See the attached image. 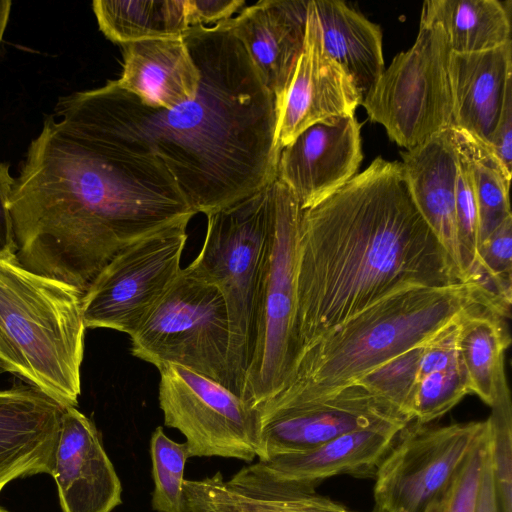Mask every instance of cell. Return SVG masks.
I'll use <instances>...</instances> for the list:
<instances>
[{
	"mask_svg": "<svg viewBox=\"0 0 512 512\" xmlns=\"http://www.w3.org/2000/svg\"><path fill=\"white\" fill-rule=\"evenodd\" d=\"M183 38L201 72L194 100L151 108L113 80L60 98L52 116L74 137L156 158L207 215L277 178L276 104L227 20Z\"/></svg>",
	"mask_w": 512,
	"mask_h": 512,
	"instance_id": "cell-1",
	"label": "cell"
},
{
	"mask_svg": "<svg viewBox=\"0 0 512 512\" xmlns=\"http://www.w3.org/2000/svg\"><path fill=\"white\" fill-rule=\"evenodd\" d=\"M9 208L19 263L83 293L123 248L196 215L159 160L74 137L53 116Z\"/></svg>",
	"mask_w": 512,
	"mask_h": 512,
	"instance_id": "cell-2",
	"label": "cell"
},
{
	"mask_svg": "<svg viewBox=\"0 0 512 512\" xmlns=\"http://www.w3.org/2000/svg\"><path fill=\"white\" fill-rule=\"evenodd\" d=\"M460 282L471 281L420 215L402 162L376 157L301 212L294 367L307 347L380 299Z\"/></svg>",
	"mask_w": 512,
	"mask_h": 512,
	"instance_id": "cell-3",
	"label": "cell"
},
{
	"mask_svg": "<svg viewBox=\"0 0 512 512\" xmlns=\"http://www.w3.org/2000/svg\"><path fill=\"white\" fill-rule=\"evenodd\" d=\"M478 306L497 312L474 282L392 293L307 347L280 392L303 397L330 395L385 361L425 344Z\"/></svg>",
	"mask_w": 512,
	"mask_h": 512,
	"instance_id": "cell-4",
	"label": "cell"
},
{
	"mask_svg": "<svg viewBox=\"0 0 512 512\" xmlns=\"http://www.w3.org/2000/svg\"><path fill=\"white\" fill-rule=\"evenodd\" d=\"M83 292L0 257V368L64 407L81 393Z\"/></svg>",
	"mask_w": 512,
	"mask_h": 512,
	"instance_id": "cell-5",
	"label": "cell"
},
{
	"mask_svg": "<svg viewBox=\"0 0 512 512\" xmlns=\"http://www.w3.org/2000/svg\"><path fill=\"white\" fill-rule=\"evenodd\" d=\"M275 180L250 196L207 214L202 248L186 267L215 285L225 299L231 330L229 366L233 390L239 397L253 352Z\"/></svg>",
	"mask_w": 512,
	"mask_h": 512,
	"instance_id": "cell-6",
	"label": "cell"
},
{
	"mask_svg": "<svg viewBox=\"0 0 512 512\" xmlns=\"http://www.w3.org/2000/svg\"><path fill=\"white\" fill-rule=\"evenodd\" d=\"M301 212L293 192L276 178L253 352L241 395L252 409L284 388L294 367L297 238Z\"/></svg>",
	"mask_w": 512,
	"mask_h": 512,
	"instance_id": "cell-7",
	"label": "cell"
},
{
	"mask_svg": "<svg viewBox=\"0 0 512 512\" xmlns=\"http://www.w3.org/2000/svg\"><path fill=\"white\" fill-rule=\"evenodd\" d=\"M132 354L183 366L231 391L230 320L221 291L186 267L130 336Z\"/></svg>",
	"mask_w": 512,
	"mask_h": 512,
	"instance_id": "cell-8",
	"label": "cell"
},
{
	"mask_svg": "<svg viewBox=\"0 0 512 512\" xmlns=\"http://www.w3.org/2000/svg\"><path fill=\"white\" fill-rule=\"evenodd\" d=\"M451 49L437 22L420 18L414 44L398 53L362 100L372 122L410 150L453 125Z\"/></svg>",
	"mask_w": 512,
	"mask_h": 512,
	"instance_id": "cell-9",
	"label": "cell"
},
{
	"mask_svg": "<svg viewBox=\"0 0 512 512\" xmlns=\"http://www.w3.org/2000/svg\"><path fill=\"white\" fill-rule=\"evenodd\" d=\"M184 220L119 251L96 275L82 298L86 328L131 336L181 271L188 238Z\"/></svg>",
	"mask_w": 512,
	"mask_h": 512,
	"instance_id": "cell-10",
	"label": "cell"
},
{
	"mask_svg": "<svg viewBox=\"0 0 512 512\" xmlns=\"http://www.w3.org/2000/svg\"><path fill=\"white\" fill-rule=\"evenodd\" d=\"M488 433V422H408L374 476V510L423 512Z\"/></svg>",
	"mask_w": 512,
	"mask_h": 512,
	"instance_id": "cell-11",
	"label": "cell"
},
{
	"mask_svg": "<svg viewBox=\"0 0 512 512\" xmlns=\"http://www.w3.org/2000/svg\"><path fill=\"white\" fill-rule=\"evenodd\" d=\"M260 461L305 451L339 435L408 419L358 384L324 397L278 392L253 409Z\"/></svg>",
	"mask_w": 512,
	"mask_h": 512,
	"instance_id": "cell-12",
	"label": "cell"
},
{
	"mask_svg": "<svg viewBox=\"0 0 512 512\" xmlns=\"http://www.w3.org/2000/svg\"><path fill=\"white\" fill-rule=\"evenodd\" d=\"M164 424L178 430L190 457L251 463L257 457L252 408L217 381L180 365L158 368Z\"/></svg>",
	"mask_w": 512,
	"mask_h": 512,
	"instance_id": "cell-13",
	"label": "cell"
},
{
	"mask_svg": "<svg viewBox=\"0 0 512 512\" xmlns=\"http://www.w3.org/2000/svg\"><path fill=\"white\" fill-rule=\"evenodd\" d=\"M361 103L352 80L325 52L314 5L309 0L303 51L277 108V150L280 152L317 122L355 115Z\"/></svg>",
	"mask_w": 512,
	"mask_h": 512,
	"instance_id": "cell-14",
	"label": "cell"
},
{
	"mask_svg": "<svg viewBox=\"0 0 512 512\" xmlns=\"http://www.w3.org/2000/svg\"><path fill=\"white\" fill-rule=\"evenodd\" d=\"M362 160L361 125L355 115L332 117L311 125L280 151L277 179L304 210L352 179Z\"/></svg>",
	"mask_w": 512,
	"mask_h": 512,
	"instance_id": "cell-15",
	"label": "cell"
},
{
	"mask_svg": "<svg viewBox=\"0 0 512 512\" xmlns=\"http://www.w3.org/2000/svg\"><path fill=\"white\" fill-rule=\"evenodd\" d=\"M51 476L63 512H112L122 485L94 423L75 406L62 415Z\"/></svg>",
	"mask_w": 512,
	"mask_h": 512,
	"instance_id": "cell-16",
	"label": "cell"
},
{
	"mask_svg": "<svg viewBox=\"0 0 512 512\" xmlns=\"http://www.w3.org/2000/svg\"><path fill=\"white\" fill-rule=\"evenodd\" d=\"M306 0H261L227 20L261 82L280 106L303 51Z\"/></svg>",
	"mask_w": 512,
	"mask_h": 512,
	"instance_id": "cell-17",
	"label": "cell"
},
{
	"mask_svg": "<svg viewBox=\"0 0 512 512\" xmlns=\"http://www.w3.org/2000/svg\"><path fill=\"white\" fill-rule=\"evenodd\" d=\"M64 409L34 387L0 390V493L18 478L52 474Z\"/></svg>",
	"mask_w": 512,
	"mask_h": 512,
	"instance_id": "cell-18",
	"label": "cell"
},
{
	"mask_svg": "<svg viewBox=\"0 0 512 512\" xmlns=\"http://www.w3.org/2000/svg\"><path fill=\"white\" fill-rule=\"evenodd\" d=\"M183 486L189 512H355L315 487L274 480L254 463L228 480L217 472Z\"/></svg>",
	"mask_w": 512,
	"mask_h": 512,
	"instance_id": "cell-19",
	"label": "cell"
},
{
	"mask_svg": "<svg viewBox=\"0 0 512 512\" xmlns=\"http://www.w3.org/2000/svg\"><path fill=\"white\" fill-rule=\"evenodd\" d=\"M400 154L416 208L462 279L471 281L465 272L457 233L459 156L451 128Z\"/></svg>",
	"mask_w": 512,
	"mask_h": 512,
	"instance_id": "cell-20",
	"label": "cell"
},
{
	"mask_svg": "<svg viewBox=\"0 0 512 512\" xmlns=\"http://www.w3.org/2000/svg\"><path fill=\"white\" fill-rule=\"evenodd\" d=\"M407 423L391 422L339 435L305 451L254 463L268 477L317 487L338 475L374 478L398 433Z\"/></svg>",
	"mask_w": 512,
	"mask_h": 512,
	"instance_id": "cell-21",
	"label": "cell"
},
{
	"mask_svg": "<svg viewBox=\"0 0 512 512\" xmlns=\"http://www.w3.org/2000/svg\"><path fill=\"white\" fill-rule=\"evenodd\" d=\"M123 69L115 84L151 108L171 110L195 99L201 72L182 36L121 45Z\"/></svg>",
	"mask_w": 512,
	"mask_h": 512,
	"instance_id": "cell-22",
	"label": "cell"
},
{
	"mask_svg": "<svg viewBox=\"0 0 512 512\" xmlns=\"http://www.w3.org/2000/svg\"><path fill=\"white\" fill-rule=\"evenodd\" d=\"M453 125L485 145L512 89V40L493 49L450 53Z\"/></svg>",
	"mask_w": 512,
	"mask_h": 512,
	"instance_id": "cell-23",
	"label": "cell"
},
{
	"mask_svg": "<svg viewBox=\"0 0 512 512\" xmlns=\"http://www.w3.org/2000/svg\"><path fill=\"white\" fill-rule=\"evenodd\" d=\"M325 52L354 83L362 100L383 73L382 30L338 0H312Z\"/></svg>",
	"mask_w": 512,
	"mask_h": 512,
	"instance_id": "cell-24",
	"label": "cell"
},
{
	"mask_svg": "<svg viewBox=\"0 0 512 512\" xmlns=\"http://www.w3.org/2000/svg\"><path fill=\"white\" fill-rule=\"evenodd\" d=\"M511 7L510 0H427L421 18L441 25L451 52L471 53L512 40Z\"/></svg>",
	"mask_w": 512,
	"mask_h": 512,
	"instance_id": "cell-25",
	"label": "cell"
},
{
	"mask_svg": "<svg viewBox=\"0 0 512 512\" xmlns=\"http://www.w3.org/2000/svg\"><path fill=\"white\" fill-rule=\"evenodd\" d=\"M510 337L504 317L494 310L478 306L461 320L458 348L465 367L470 391L491 405L498 383L505 375V350Z\"/></svg>",
	"mask_w": 512,
	"mask_h": 512,
	"instance_id": "cell-26",
	"label": "cell"
},
{
	"mask_svg": "<svg viewBox=\"0 0 512 512\" xmlns=\"http://www.w3.org/2000/svg\"><path fill=\"white\" fill-rule=\"evenodd\" d=\"M93 11L112 42L182 36L189 28L185 0H96Z\"/></svg>",
	"mask_w": 512,
	"mask_h": 512,
	"instance_id": "cell-27",
	"label": "cell"
},
{
	"mask_svg": "<svg viewBox=\"0 0 512 512\" xmlns=\"http://www.w3.org/2000/svg\"><path fill=\"white\" fill-rule=\"evenodd\" d=\"M458 153L466 161L477 203L479 244L506 218L512 216L508 173L484 143L469 133L450 127Z\"/></svg>",
	"mask_w": 512,
	"mask_h": 512,
	"instance_id": "cell-28",
	"label": "cell"
},
{
	"mask_svg": "<svg viewBox=\"0 0 512 512\" xmlns=\"http://www.w3.org/2000/svg\"><path fill=\"white\" fill-rule=\"evenodd\" d=\"M154 489L151 505L156 512H189L184 493V469L189 458L186 442L169 438L161 426L150 439Z\"/></svg>",
	"mask_w": 512,
	"mask_h": 512,
	"instance_id": "cell-29",
	"label": "cell"
},
{
	"mask_svg": "<svg viewBox=\"0 0 512 512\" xmlns=\"http://www.w3.org/2000/svg\"><path fill=\"white\" fill-rule=\"evenodd\" d=\"M471 394L467 373L461 357L446 368L430 373L418 380L409 403V418L428 424L442 417Z\"/></svg>",
	"mask_w": 512,
	"mask_h": 512,
	"instance_id": "cell-30",
	"label": "cell"
},
{
	"mask_svg": "<svg viewBox=\"0 0 512 512\" xmlns=\"http://www.w3.org/2000/svg\"><path fill=\"white\" fill-rule=\"evenodd\" d=\"M487 419L491 465L502 512H512V404L506 375L498 383Z\"/></svg>",
	"mask_w": 512,
	"mask_h": 512,
	"instance_id": "cell-31",
	"label": "cell"
},
{
	"mask_svg": "<svg viewBox=\"0 0 512 512\" xmlns=\"http://www.w3.org/2000/svg\"><path fill=\"white\" fill-rule=\"evenodd\" d=\"M424 344L411 348L377 366L354 384L381 398L409 421V403L418 378Z\"/></svg>",
	"mask_w": 512,
	"mask_h": 512,
	"instance_id": "cell-32",
	"label": "cell"
},
{
	"mask_svg": "<svg viewBox=\"0 0 512 512\" xmlns=\"http://www.w3.org/2000/svg\"><path fill=\"white\" fill-rule=\"evenodd\" d=\"M489 293L504 317L509 316L512 286V216L478 246Z\"/></svg>",
	"mask_w": 512,
	"mask_h": 512,
	"instance_id": "cell-33",
	"label": "cell"
},
{
	"mask_svg": "<svg viewBox=\"0 0 512 512\" xmlns=\"http://www.w3.org/2000/svg\"><path fill=\"white\" fill-rule=\"evenodd\" d=\"M488 435L473 449L445 489L423 512H474Z\"/></svg>",
	"mask_w": 512,
	"mask_h": 512,
	"instance_id": "cell-34",
	"label": "cell"
},
{
	"mask_svg": "<svg viewBox=\"0 0 512 512\" xmlns=\"http://www.w3.org/2000/svg\"><path fill=\"white\" fill-rule=\"evenodd\" d=\"M187 19L190 27L207 26L232 18L242 10L243 0H185Z\"/></svg>",
	"mask_w": 512,
	"mask_h": 512,
	"instance_id": "cell-35",
	"label": "cell"
},
{
	"mask_svg": "<svg viewBox=\"0 0 512 512\" xmlns=\"http://www.w3.org/2000/svg\"><path fill=\"white\" fill-rule=\"evenodd\" d=\"M485 146L512 174V89L507 92L499 121Z\"/></svg>",
	"mask_w": 512,
	"mask_h": 512,
	"instance_id": "cell-36",
	"label": "cell"
},
{
	"mask_svg": "<svg viewBox=\"0 0 512 512\" xmlns=\"http://www.w3.org/2000/svg\"><path fill=\"white\" fill-rule=\"evenodd\" d=\"M14 183L9 165L0 163V257L16 255L13 220L9 208Z\"/></svg>",
	"mask_w": 512,
	"mask_h": 512,
	"instance_id": "cell-37",
	"label": "cell"
},
{
	"mask_svg": "<svg viewBox=\"0 0 512 512\" xmlns=\"http://www.w3.org/2000/svg\"><path fill=\"white\" fill-rule=\"evenodd\" d=\"M474 512H502L491 465L489 435L482 460Z\"/></svg>",
	"mask_w": 512,
	"mask_h": 512,
	"instance_id": "cell-38",
	"label": "cell"
},
{
	"mask_svg": "<svg viewBox=\"0 0 512 512\" xmlns=\"http://www.w3.org/2000/svg\"><path fill=\"white\" fill-rule=\"evenodd\" d=\"M11 4L10 0H0V44L8 24Z\"/></svg>",
	"mask_w": 512,
	"mask_h": 512,
	"instance_id": "cell-39",
	"label": "cell"
},
{
	"mask_svg": "<svg viewBox=\"0 0 512 512\" xmlns=\"http://www.w3.org/2000/svg\"><path fill=\"white\" fill-rule=\"evenodd\" d=\"M0 512H9V511L0 506Z\"/></svg>",
	"mask_w": 512,
	"mask_h": 512,
	"instance_id": "cell-40",
	"label": "cell"
}]
</instances>
